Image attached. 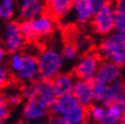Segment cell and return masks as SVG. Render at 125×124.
Listing matches in <instances>:
<instances>
[{
	"instance_id": "cell-27",
	"label": "cell",
	"mask_w": 125,
	"mask_h": 124,
	"mask_svg": "<svg viewBox=\"0 0 125 124\" xmlns=\"http://www.w3.org/2000/svg\"><path fill=\"white\" fill-rule=\"evenodd\" d=\"M46 124H69V123L66 122L64 119H62L61 117L53 115L52 117H50V118L48 119V121L46 122Z\"/></svg>"
},
{
	"instance_id": "cell-29",
	"label": "cell",
	"mask_w": 125,
	"mask_h": 124,
	"mask_svg": "<svg viewBox=\"0 0 125 124\" xmlns=\"http://www.w3.org/2000/svg\"><path fill=\"white\" fill-rule=\"evenodd\" d=\"M18 124H46V122H44V120H24L20 122Z\"/></svg>"
},
{
	"instance_id": "cell-24",
	"label": "cell",
	"mask_w": 125,
	"mask_h": 124,
	"mask_svg": "<svg viewBox=\"0 0 125 124\" xmlns=\"http://www.w3.org/2000/svg\"><path fill=\"white\" fill-rule=\"evenodd\" d=\"M11 76L12 74L9 71L7 65H4V63L0 64V91L8 86L11 80Z\"/></svg>"
},
{
	"instance_id": "cell-9",
	"label": "cell",
	"mask_w": 125,
	"mask_h": 124,
	"mask_svg": "<svg viewBox=\"0 0 125 124\" xmlns=\"http://www.w3.org/2000/svg\"><path fill=\"white\" fill-rule=\"evenodd\" d=\"M51 112L50 106L39 98L26 100L22 107V118L24 120H45Z\"/></svg>"
},
{
	"instance_id": "cell-16",
	"label": "cell",
	"mask_w": 125,
	"mask_h": 124,
	"mask_svg": "<svg viewBox=\"0 0 125 124\" xmlns=\"http://www.w3.org/2000/svg\"><path fill=\"white\" fill-rule=\"evenodd\" d=\"M75 76L67 72H61L57 76L51 79L52 86L56 94V97H61L67 94H71L73 85L75 83Z\"/></svg>"
},
{
	"instance_id": "cell-23",
	"label": "cell",
	"mask_w": 125,
	"mask_h": 124,
	"mask_svg": "<svg viewBox=\"0 0 125 124\" xmlns=\"http://www.w3.org/2000/svg\"><path fill=\"white\" fill-rule=\"evenodd\" d=\"M114 30L125 33V12L114 4Z\"/></svg>"
},
{
	"instance_id": "cell-14",
	"label": "cell",
	"mask_w": 125,
	"mask_h": 124,
	"mask_svg": "<svg viewBox=\"0 0 125 124\" xmlns=\"http://www.w3.org/2000/svg\"><path fill=\"white\" fill-rule=\"evenodd\" d=\"M46 12L56 21H62L72 11L73 0H44Z\"/></svg>"
},
{
	"instance_id": "cell-3",
	"label": "cell",
	"mask_w": 125,
	"mask_h": 124,
	"mask_svg": "<svg viewBox=\"0 0 125 124\" xmlns=\"http://www.w3.org/2000/svg\"><path fill=\"white\" fill-rule=\"evenodd\" d=\"M40 78L51 80L62 72L65 61L61 51L54 47L44 48L37 55Z\"/></svg>"
},
{
	"instance_id": "cell-4",
	"label": "cell",
	"mask_w": 125,
	"mask_h": 124,
	"mask_svg": "<svg viewBox=\"0 0 125 124\" xmlns=\"http://www.w3.org/2000/svg\"><path fill=\"white\" fill-rule=\"evenodd\" d=\"M94 32L100 36H107L114 31V2L110 0L92 18Z\"/></svg>"
},
{
	"instance_id": "cell-28",
	"label": "cell",
	"mask_w": 125,
	"mask_h": 124,
	"mask_svg": "<svg viewBox=\"0 0 125 124\" xmlns=\"http://www.w3.org/2000/svg\"><path fill=\"white\" fill-rule=\"evenodd\" d=\"M7 54L8 52L5 50L3 45L0 44V64H3L5 60H7Z\"/></svg>"
},
{
	"instance_id": "cell-21",
	"label": "cell",
	"mask_w": 125,
	"mask_h": 124,
	"mask_svg": "<svg viewBox=\"0 0 125 124\" xmlns=\"http://www.w3.org/2000/svg\"><path fill=\"white\" fill-rule=\"evenodd\" d=\"M78 53H79V49L72 42L66 43L61 49L62 57H63L65 62H73V61L77 60Z\"/></svg>"
},
{
	"instance_id": "cell-22",
	"label": "cell",
	"mask_w": 125,
	"mask_h": 124,
	"mask_svg": "<svg viewBox=\"0 0 125 124\" xmlns=\"http://www.w3.org/2000/svg\"><path fill=\"white\" fill-rule=\"evenodd\" d=\"M11 114V105L7 95L0 91V124H4L9 119Z\"/></svg>"
},
{
	"instance_id": "cell-5",
	"label": "cell",
	"mask_w": 125,
	"mask_h": 124,
	"mask_svg": "<svg viewBox=\"0 0 125 124\" xmlns=\"http://www.w3.org/2000/svg\"><path fill=\"white\" fill-rule=\"evenodd\" d=\"M32 41L51 37L57 29V21L47 12L28 21Z\"/></svg>"
},
{
	"instance_id": "cell-13",
	"label": "cell",
	"mask_w": 125,
	"mask_h": 124,
	"mask_svg": "<svg viewBox=\"0 0 125 124\" xmlns=\"http://www.w3.org/2000/svg\"><path fill=\"white\" fill-rule=\"evenodd\" d=\"M46 12L44 0H21L18 4V15L21 21H30Z\"/></svg>"
},
{
	"instance_id": "cell-18",
	"label": "cell",
	"mask_w": 125,
	"mask_h": 124,
	"mask_svg": "<svg viewBox=\"0 0 125 124\" xmlns=\"http://www.w3.org/2000/svg\"><path fill=\"white\" fill-rule=\"evenodd\" d=\"M124 105L112 104L105 106V114L101 124H113L121 121L122 109Z\"/></svg>"
},
{
	"instance_id": "cell-2",
	"label": "cell",
	"mask_w": 125,
	"mask_h": 124,
	"mask_svg": "<svg viewBox=\"0 0 125 124\" xmlns=\"http://www.w3.org/2000/svg\"><path fill=\"white\" fill-rule=\"evenodd\" d=\"M99 57L119 67L125 66V33L112 32L105 36L98 49Z\"/></svg>"
},
{
	"instance_id": "cell-8",
	"label": "cell",
	"mask_w": 125,
	"mask_h": 124,
	"mask_svg": "<svg viewBox=\"0 0 125 124\" xmlns=\"http://www.w3.org/2000/svg\"><path fill=\"white\" fill-rule=\"evenodd\" d=\"M18 83L22 84L28 83H33L39 79V65H38V59L37 55L33 53H23V60L21 66L13 75Z\"/></svg>"
},
{
	"instance_id": "cell-12",
	"label": "cell",
	"mask_w": 125,
	"mask_h": 124,
	"mask_svg": "<svg viewBox=\"0 0 125 124\" xmlns=\"http://www.w3.org/2000/svg\"><path fill=\"white\" fill-rule=\"evenodd\" d=\"M120 77V67L110 61H103L100 63L94 83H99L103 84H110L116 82Z\"/></svg>"
},
{
	"instance_id": "cell-30",
	"label": "cell",
	"mask_w": 125,
	"mask_h": 124,
	"mask_svg": "<svg viewBox=\"0 0 125 124\" xmlns=\"http://www.w3.org/2000/svg\"><path fill=\"white\" fill-rule=\"evenodd\" d=\"M114 4H115V6L121 8L125 12V0H116V2Z\"/></svg>"
},
{
	"instance_id": "cell-19",
	"label": "cell",
	"mask_w": 125,
	"mask_h": 124,
	"mask_svg": "<svg viewBox=\"0 0 125 124\" xmlns=\"http://www.w3.org/2000/svg\"><path fill=\"white\" fill-rule=\"evenodd\" d=\"M15 0H0V21H11L15 13Z\"/></svg>"
},
{
	"instance_id": "cell-25",
	"label": "cell",
	"mask_w": 125,
	"mask_h": 124,
	"mask_svg": "<svg viewBox=\"0 0 125 124\" xmlns=\"http://www.w3.org/2000/svg\"><path fill=\"white\" fill-rule=\"evenodd\" d=\"M21 94L23 99L29 100V99L37 98V86H36V82L33 83H24L21 88Z\"/></svg>"
},
{
	"instance_id": "cell-32",
	"label": "cell",
	"mask_w": 125,
	"mask_h": 124,
	"mask_svg": "<svg viewBox=\"0 0 125 124\" xmlns=\"http://www.w3.org/2000/svg\"><path fill=\"white\" fill-rule=\"evenodd\" d=\"M113 124H123V123H121V122H116V123H113Z\"/></svg>"
},
{
	"instance_id": "cell-10",
	"label": "cell",
	"mask_w": 125,
	"mask_h": 124,
	"mask_svg": "<svg viewBox=\"0 0 125 124\" xmlns=\"http://www.w3.org/2000/svg\"><path fill=\"white\" fill-rule=\"evenodd\" d=\"M71 94L86 108L94 104L95 101V92H94V83L92 80L75 79Z\"/></svg>"
},
{
	"instance_id": "cell-6",
	"label": "cell",
	"mask_w": 125,
	"mask_h": 124,
	"mask_svg": "<svg viewBox=\"0 0 125 124\" xmlns=\"http://www.w3.org/2000/svg\"><path fill=\"white\" fill-rule=\"evenodd\" d=\"M27 43V40L24 39L21 32L20 22L14 21H6L3 28V42L2 45L5 48V50L9 54L13 52L21 51L24 45Z\"/></svg>"
},
{
	"instance_id": "cell-31",
	"label": "cell",
	"mask_w": 125,
	"mask_h": 124,
	"mask_svg": "<svg viewBox=\"0 0 125 124\" xmlns=\"http://www.w3.org/2000/svg\"><path fill=\"white\" fill-rule=\"evenodd\" d=\"M121 123L125 124V105L123 106V109H122V115H121Z\"/></svg>"
},
{
	"instance_id": "cell-17",
	"label": "cell",
	"mask_w": 125,
	"mask_h": 124,
	"mask_svg": "<svg viewBox=\"0 0 125 124\" xmlns=\"http://www.w3.org/2000/svg\"><path fill=\"white\" fill-rule=\"evenodd\" d=\"M36 86H37V98L41 99L43 102H45L47 105L51 107V105L57 98L52 86L51 80L44 78L37 79Z\"/></svg>"
},
{
	"instance_id": "cell-15",
	"label": "cell",
	"mask_w": 125,
	"mask_h": 124,
	"mask_svg": "<svg viewBox=\"0 0 125 124\" xmlns=\"http://www.w3.org/2000/svg\"><path fill=\"white\" fill-rule=\"evenodd\" d=\"M105 106L112 104L125 105V84L121 80H116L107 85L106 94L102 102Z\"/></svg>"
},
{
	"instance_id": "cell-11",
	"label": "cell",
	"mask_w": 125,
	"mask_h": 124,
	"mask_svg": "<svg viewBox=\"0 0 125 124\" xmlns=\"http://www.w3.org/2000/svg\"><path fill=\"white\" fill-rule=\"evenodd\" d=\"M71 12L76 22L80 24L90 22L96 13L94 0H73Z\"/></svg>"
},
{
	"instance_id": "cell-1",
	"label": "cell",
	"mask_w": 125,
	"mask_h": 124,
	"mask_svg": "<svg viewBox=\"0 0 125 124\" xmlns=\"http://www.w3.org/2000/svg\"><path fill=\"white\" fill-rule=\"evenodd\" d=\"M51 113L61 117L69 124H85L87 120V108L72 94L57 97L51 105Z\"/></svg>"
},
{
	"instance_id": "cell-20",
	"label": "cell",
	"mask_w": 125,
	"mask_h": 124,
	"mask_svg": "<svg viewBox=\"0 0 125 124\" xmlns=\"http://www.w3.org/2000/svg\"><path fill=\"white\" fill-rule=\"evenodd\" d=\"M105 114V105H100V104H93L90 107H87V118L92 122L101 124L103 117Z\"/></svg>"
},
{
	"instance_id": "cell-7",
	"label": "cell",
	"mask_w": 125,
	"mask_h": 124,
	"mask_svg": "<svg viewBox=\"0 0 125 124\" xmlns=\"http://www.w3.org/2000/svg\"><path fill=\"white\" fill-rule=\"evenodd\" d=\"M100 57L95 53H84L77 60L73 68V75L77 79L94 80L100 66Z\"/></svg>"
},
{
	"instance_id": "cell-26",
	"label": "cell",
	"mask_w": 125,
	"mask_h": 124,
	"mask_svg": "<svg viewBox=\"0 0 125 124\" xmlns=\"http://www.w3.org/2000/svg\"><path fill=\"white\" fill-rule=\"evenodd\" d=\"M7 98L11 106H17V105L21 104L22 96L21 94H18V93H12V94L7 96Z\"/></svg>"
}]
</instances>
